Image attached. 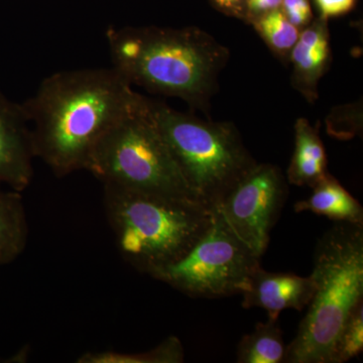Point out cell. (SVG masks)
<instances>
[{
    "instance_id": "cell-16",
    "label": "cell",
    "mask_w": 363,
    "mask_h": 363,
    "mask_svg": "<svg viewBox=\"0 0 363 363\" xmlns=\"http://www.w3.org/2000/svg\"><path fill=\"white\" fill-rule=\"evenodd\" d=\"M185 358L180 339L169 336L157 347L138 353L105 350L86 352L78 358V363H181Z\"/></svg>"
},
{
    "instance_id": "cell-10",
    "label": "cell",
    "mask_w": 363,
    "mask_h": 363,
    "mask_svg": "<svg viewBox=\"0 0 363 363\" xmlns=\"http://www.w3.org/2000/svg\"><path fill=\"white\" fill-rule=\"evenodd\" d=\"M315 281L311 274L301 277L285 272H271L257 267L242 296L245 309L262 308L271 319H279L286 310L302 312L311 302Z\"/></svg>"
},
{
    "instance_id": "cell-18",
    "label": "cell",
    "mask_w": 363,
    "mask_h": 363,
    "mask_svg": "<svg viewBox=\"0 0 363 363\" xmlns=\"http://www.w3.org/2000/svg\"><path fill=\"white\" fill-rule=\"evenodd\" d=\"M363 350V302L355 307L339 334L331 363H344Z\"/></svg>"
},
{
    "instance_id": "cell-8",
    "label": "cell",
    "mask_w": 363,
    "mask_h": 363,
    "mask_svg": "<svg viewBox=\"0 0 363 363\" xmlns=\"http://www.w3.org/2000/svg\"><path fill=\"white\" fill-rule=\"evenodd\" d=\"M286 195L288 188L281 169L271 164H257L212 209L245 245L262 257Z\"/></svg>"
},
{
    "instance_id": "cell-11",
    "label": "cell",
    "mask_w": 363,
    "mask_h": 363,
    "mask_svg": "<svg viewBox=\"0 0 363 363\" xmlns=\"http://www.w3.org/2000/svg\"><path fill=\"white\" fill-rule=\"evenodd\" d=\"M329 55L328 32L321 23H315L300 33L291 51L295 82L309 97L316 91L318 81L326 69Z\"/></svg>"
},
{
    "instance_id": "cell-14",
    "label": "cell",
    "mask_w": 363,
    "mask_h": 363,
    "mask_svg": "<svg viewBox=\"0 0 363 363\" xmlns=\"http://www.w3.org/2000/svg\"><path fill=\"white\" fill-rule=\"evenodd\" d=\"M28 240V218L21 192L0 193V266L18 259Z\"/></svg>"
},
{
    "instance_id": "cell-15",
    "label": "cell",
    "mask_w": 363,
    "mask_h": 363,
    "mask_svg": "<svg viewBox=\"0 0 363 363\" xmlns=\"http://www.w3.org/2000/svg\"><path fill=\"white\" fill-rule=\"evenodd\" d=\"M286 345L279 319L269 318L257 323L252 333L243 336L238 343V363H281L286 357Z\"/></svg>"
},
{
    "instance_id": "cell-2",
    "label": "cell",
    "mask_w": 363,
    "mask_h": 363,
    "mask_svg": "<svg viewBox=\"0 0 363 363\" xmlns=\"http://www.w3.org/2000/svg\"><path fill=\"white\" fill-rule=\"evenodd\" d=\"M113 68L131 85L203 106L214 91L227 51L195 28H111Z\"/></svg>"
},
{
    "instance_id": "cell-20",
    "label": "cell",
    "mask_w": 363,
    "mask_h": 363,
    "mask_svg": "<svg viewBox=\"0 0 363 363\" xmlns=\"http://www.w3.org/2000/svg\"><path fill=\"white\" fill-rule=\"evenodd\" d=\"M324 18L342 16L353 9L355 0H316Z\"/></svg>"
},
{
    "instance_id": "cell-9",
    "label": "cell",
    "mask_w": 363,
    "mask_h": 363,
    "mask_svg": "<svg viewBox=\"0 0 363 363\" xmlns=\"http://www.w3.org/2000/svg\"><path fill=\"white\" fill-rule=\"evenodd\" d=\"M32 128L23 104L0 91V183L21 192L32 183L35 159Z\"/></svg>"
},
{
    "instance_id": "cell-5",
    "label": "cell",
    "mask_w": 363,
    "mask_h": 363,
    "mask_svg": "<svg viewBox=\"0 0 363 363\" xmlns=\"http://www.w3.org/2000/svg\"><path fill=\"white\" fill-rule=\"evenodd\" d=\"M86 169L104 185L200 201L160 130L152 101L143 95L97 143Z\"/></svg>"
},
{
    "instance_id": "cell-4",
    "label": "cell",
    "mask_w": 363,
    "mask_h": 363,
    "mask_svg": "<svg viewBox=\"0 0 363 363\" xmlns=\"http://www.w3.org/2000/svg\"><path fill=\"white\" fill-rule=\"evenodd\" d=\"M315 292L286 363H331L346 320L363 302V225L335 223L320 238L311 274Z\"/></svg>"
},
{
    "instance_id": "cell-17",
    "label": "cell",
    "mask_w": 363,
    "mask_h": 363,
    "mask_svg": "<svg viewBox=\"0 0 363 363\" xmlns=\"http://www.w3.org/2000/svg\"><path fill=\"white\" fill-rule=\"evenodd\" d=\"M257 32L272 50L286 54L292 51L298 39V30L279 9L262 14L255 23Z\"/></svg>"
},
{
    "instance_id": "cell-22",
    "label": "cell",
    "mask_w": 363,
    "mask_h": 363,
    "mask_svg": "<svg viewBox=\"0 0 363 363\" xmlns=\"http://www.w3.org/2000/svg\"><path fill=\"white\" fill-rule=\"evenodd\" d=\"M242 0H215L219 6L223 7V9H233V7L238 6V4Z\"/></svg>"
},
{
    "instance_id": "cell-6",
    "label": "cell",
    "mask_w": 363,
    "mask_h": 363,
    "mask_svg": "<svg viewBox=\"0 0 363 363\" xmlns=\"http://www.w3.org/2000/svg\"><path fill=\"white\" fill-rule=\"evenodd\" d=\"M160 130L196 197L212 208L257 164L238 130L152 101Z\"/></svg>"
},
{
    "instance_id": "cell-3",
    "label": "cell",
    "mask_w": 363,
    "mask_h": 363,
    "mask_svg": "<svg viewBox=\"0 0 363 363\" xmlns=\"http://www.w3.org/2000/svg\"><path fill=\"white\" fill-rule=\"evenodd\" d=\"M104 187L105 214L117 250L130 266L149 276L180 259L213 216L212 208L197 200Z\"/></svg>"
},
{
    "instance_id": "cell-13",
    "label": "cell",
    "mask_w": 363,
    "mask_h": 363,
    "mask_svg": "<svg viewBox=\"0 0 363 363\" xmlns=\"http://www.w3.org/2000/svg\"><path fill=\"white\" fill-rule=\"evenodd\" d=\"M327 156L319 133L304 118L295 125V150L289 166V183L314 187L327 175Z\"/></svg>"
},
{
    "instance_id": "cell-1",
    "label": "cell",
    "mask_w": 363,
    "mask_h": 363,
    "mask_svg": "<svg viewBox=\"0 0 363 363\" xmlns=\"http://www.w3.org/2000/svg\"><path fill=\"white\" fill-rule=\"evenodd\" d=\"M113 67L52 74L23 102L35 157L57 177L86 169L93 150L140 94Z\"/></svg>"
},
{
    "instance_id": "cell-21",
    "label": "cell",
    "mask_w": 363,
    "mask_h": 363,
    "mask_svg": "<svg viewBox=\"0 0 363 363\" xmlns=\"http://www.w3.org/2000/svg\"><path fill=\"white\" fill-rule=\"evenodd\" d=\"M283 0H247L248 9L255 13H267L278 9Z\"/></svg>"
},
{
    "instance_id": "cell-12",
    "label": "cell",
    "mask_w": 363,
    "mask_h": 363,
    "mask_svg": "<svg viewBox=\"0 0 363 363\" xmlns=\"http://www.w3.org/2000/svg\"><path fill=\"white\" fill-rule=\"evenodd\" d=\"M312 189L308 199L296 203L294 210L297 213L310 211L336 223L363 225L362 204L335 178L327 174Z\"/></svg>"
},
{
    "instance_id": "cell-19",
    "label": "cell",
    "mask_w": 363,
    "mask_h": 363,
    "mask_svg": "<svg viewBox=\"0 0 363 363\" xmlns=\"http://www.w3.org/2000/svg\"><path fill=\"white\" fill-rule=\"evenodd\" d=\"M284 13L294 26L307 25L311 18L312 11L308 0H283Z\"/></svg>"
},
{
    "instance_id": "cell-7",
    "label": "cell",
    "mask_w": 363,
    "mask_h": 363,
    "mask_svg": "<svg viewBox=\"0 0 363 363\" xmlns=\"http://www.w3.org/2000/svg\"><path fill=\"white\" fill-rule=\"evenodd\" d=\"M211 223L180 259L152 278L189 297L221 298L247 290L262 257L255 255L212 209Z\"/></svg>"
}]
</instances>
